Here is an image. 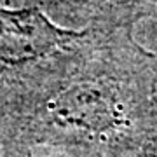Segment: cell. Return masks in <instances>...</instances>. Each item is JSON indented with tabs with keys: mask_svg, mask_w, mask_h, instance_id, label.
<instances>
[{
	"mask_svg": "<svg viewBox=\"0 0 157 157\" xmlns=\"http://www.w3.org/2000/svg\"><path fill=\"white\" fill-rule=\"evenodd\" d=\"M138 157H157V63L148 65V91L143 138Z\"/></svg>",
	"mask_w": 157,
	"mask_h": 157,
	"instance_id": "cell-2",
	"label": "cell"
},
{
	"mask_svg": "<svg viewBox=\"0 0 157 157\" xmlns=\"http://www.w3.org/2000/svg\"><path fill=\"white\" fill-rule=\"evenodd\" d=\"M148 65L110 67L82 59L35 108L21 143L65 147L78 157H138Z\"/></svg>",
	"mask_w": 157,
	"mask_h": 157,
	"instance_id": "cell-1",
	"label": "cell"
}]
</instances>
